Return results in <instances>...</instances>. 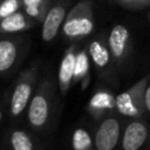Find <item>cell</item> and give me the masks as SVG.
I'll use <instances>...</instances> for the list:
<instances>
[{"label":"cell","mask_w":150,"mask_h":150,"mask_svg":"<svg viewBox=\"0 0 150 150\" xmlns=\"http://www.w3.org/2000/svg\"><path fill=\"white\" fill-rule=\"evenodd\" d=\"M55 101V81L49 76H45L38 82L26 110L27 123L32 130L36 132H46L50 129L54 120Z\"/></svg>","instance_id":"1"},{"label":"cell","mask_w":150,"mask_h":150,"mask_svg":"<svg viewBox=\"0 0 150 150\" xmlns=\"http://www.w3.org/2000/svg\"><path fill=\"white\" fill-rule=\"evenodd\" d=\"M94 28V1L80 0L68 11L61 33L63 39L69 43H79L91 35Z\"/></svg>","instance_id":"2"},{"label":"cell","mask_w":150,"mask_h":150,"mask_svg":"<svg viewBox=\"0 0 150 150\" xmlns=\"http://www.w3.org/2000/svg\"><path fill=\"white\" fill-rule=\"evenodd\" d=\"M38 82H39L38 62L29 64L18 74L8 102V112L12 118H19L27 110V107L34 94Z\"/></svg>","instance_id":"3"},{"label":"cell","mask_w":150,"mask_h":150,"mask_svg":"<svg viewBox=\"0 0 150 150\" xmlns=\"http://www.w3.org/2000/svg\"><path fill=\"white\" fill-rule=\"evenodd\" d=\"M88 53L97 79L111 87L118 86V71L108 48L107 38L102 34L94 36L88 43Z\"/></svg>","instance_id":"4"},{"label":"cell","mask_w":150,"mask_h":150,"mask_svg":"<svg viewBox=\"0 0 150 150\" xmlns=\"http://www.w3.org/2000/svg\"><path fill=\"white\" fill-rule=\"evenodd\" d=\"M150 82V73L141 77L127 90L116 95V112L125 121L142 118L144 108V93Z\"/></svg>","instance_id":"5"},{"label":"cell","mask_w":150,"mask_h":150,"mask_svg":"<svg viewBox=\"0 0 150 150\" xmlns=\"http://www.w3.org/2000/svg\"><path fill=\"white\" fill-rule=\"evenodd\" d=\"M107 43L118 74H124L132 55V39L128 26L115 23L109 30Z\"/></svg>","instance_id":"6"},{"label":"cell","mask_w":150,"mask_h":150,"mask_svg":"<svg viewBox=\"0 0 150 150\" xmlns=\"http://www.w3.org/2000/svg\"><path fill=\"white\" fill-rule=\"evenodd\" d=\"M27 39L21 34H0V76L12 74L26 53Z\"/></svg>","instance_id":"7"},{"label":"cell","mask_w":150,"mask_h":150,"mask_svg":"<svg viewBox=\"0 0 150 150\" xmlns=\"http://www.w3.org/2000/svg\"><path fill=\"white\" fill-rule=\"evenodd\" d=\"M124 121L122 116L115 112L96 123L94 150H118Z\"/></svg>","instance_id":"8"},{"label":"cell","mask_w":150,"mask_h":150,"mask_svg":"<svg viewBox=\"0 0 150 150\" xmlns=\"http://www.w3.org/2000/svg\"><path fill=\"white\" fill-rule=\"evenodd\" d=\"M118 150H150V124L143 117L125 121Z\"/></svg>","instance_id":"9"},{"label":"cell","mask_w":150,"mask_h":150,"mask_svg":"<svg viewBox=\"0 0 150 150\" xmlns=\"http://www.w3.org/2000/svg\"><path fill=\"white\" fill-rule=\"evenodd\" d=\"M86 111L95 123L116 112V96L108 87H96L86 104Z\"/></svg>","instance_id":"10"},{"label":"cell","mask_w":150,"mask_h":150,"mask_svg":"<svg viewBox=\"0 0 150 150\" xmlns=\"http://www.w3.org/2000/svg\"><path fill=\"white\" fill-rule=\"evenodd\" d=\"M71 0H54L49 11L47 12L41 29V38L45 42H52L60 33L68 11L70 9Z\"/></svg>","instance_id":"11"},{"label":"cell","mask_w":150,"mask_h":150,"mask_svg":"<svg viewBox=\"0 0 150 150\" xmlns=\"http://www.w3.org/2000/svg\"><path fill=\"white\" fill-rule=\"evenodd\" d=\"M79 43H69L66 48L57 71V89L62 97H66L70 88L73 87V76L75 69L76 53L79 49Z\"/></svg>","instance_id":"12"},{"label":"cell","mask_w":150,"mask_h":150,"mask_svg":"<svg viewBox=\"0 0 150 150\" xmlns=\"http://www.w3.org/2000/svg\"><path fill=\"white\" fill-rule=\"evenodd\" d=\"M36 25L22 9L6 16L0 21V34H21Z\"/></svg>","instance_id":"13"},{"label":"cell","mask_w":150,"mask_h":150,"mask_svg":"<svg viewBox=\"0 0 150 150\" xmlns=\"http://www.w3.org/2000/svg\"><path fill=\"white\" fill-rule=\"evenodd\" d=\"M90 57L88 53L87 43L77 49L76 53V61H75V69L73 76V87L80 83L81 89L86 90L90 83Z\"/></svg>","instance_id":"14"},{"label":"cell","mask_w":150,"mask_h":150,"mask_svg":"<svg viewBox=\"0 0 150 150\" xmlns=\"http://www.w3.org/2000/svg\"><path fill=\"white\" fill-rule=\"evenodd\" d=\"M11 150H46L39 139L25 129L13 128L8 134Z\"/></svg>","instance_id":"15"},{"label":"cell","mask_w":150,"mask_h":150,"mask_svg":"<svg viewBox=\"0 0 150 150\" xmlns=\"http://www.w3.org/2000/svg\"><path fill=\"white\" fill-rule=\"evenodd\" d=\"M95 145V128L87 125H77L73 129L70 136L71 150H94Z\"/></svg>","instance_id":"16"},{"label":"cell","mask_w":150,"mask_h":150,"mask_svg":"<svg viewBox=\"0 0 150 150\" xmlns=\"http://www.w3.org/2000/svg\"><path fill=\"white\" fill-rule=\"evenodd\" d=\"M54 0H22V11L36 23H42Z\"/></svg>","instance_id":"17"},{"label":"cell","mask_w":150,"mask_h":150,"mask_svg":"<svg viewBox=\"0 0 150 150\" xmlns=\"http://www.w3.org/2000/svg\"><path fill=\"white\" fill-rule=\"evenodd\" d=\"M22 8V0H1L0 1V21L6 16L20 11Z\"/></svg>","instance_id":"18"},{"label":"cell","mask_w":150,"mask_h":150,"mask_svg":"<svg viewBox=\"0 0 150 150\" xmlns=\"http://www.w3.org/2000/svg\"><path fill=\"white\" fill-rule=\"evenodd\" d=\"M120 7L130 11H141L150 7V0H111Z\"/></svg>","instance_id":"19"},{"label":"cell","mask_w":150,"mask_h":150,"mask_svg":"<svg viewBox=\"0 0 150 150\" xmlns=\"http://www.w3.org/2000/svg\"><path fill=\"white\" fill-rule=\"evenodd\" d=\"M144 108L148 114H150V82L148 83L144 93Z\"/></svg>","instance_id":"20"},{"label":"cell","mask_w":150,"mask_h":150,"mask_svg":"<svg viewBox=\"0 0 150 150\" xmlns=\"http://www.w3.org/2000/svg\"><path fill=\"white\" fill-rule=\"evenodd\" d=\"M2 118V109H1V105H0V121Z\"/></svg>","instance_id":"21"},{"label":"cell","mask_w":150,"mask_h":150,"mask_svg":"<svg viewBox=\"0 0 150 150\" xmlns=\"http://www.w3.org/2000/svg\"><path fill=\"white\" fill-rule=\"evenodd\" d=\"M149 21H150V13H149Z\"/></svg>","instance_id":"22"},{"label":"cell","mask_w":150,"mask_h":150,"mask_svg":"<svg viewBox=\"0 0 150 150\" xmlns=\"http://www.w3.org/2000/svg\"><path fill=\"white\" fill-rule=\"evenodd\" d=\"M0 1H1V0H0Z\"/></svg>","instance_id":"23"}]
</instances>
